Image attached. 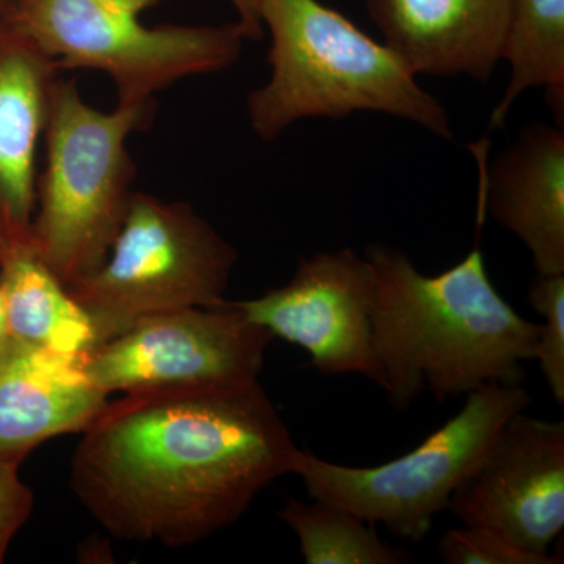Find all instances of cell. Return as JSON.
<instances>
[{"label": "cell", "mask_w": 564, "mask_h": 564, "mask_svg": "<svg viewBox=\"0 0 564 564\" xmlns=\"http://www.w3.org/2000/svg\"><path fill=\"white\" fill-rule=\"evenodd\" d=\"M80 434L77 500L113 536L166 547L236 524L302 455L259 380L126 392Z\"/></svg>", "instance_id": "1"}, {"label": "cell", "mask_w": 564, "mask_h": 564, "mask_svg": "<svg viewBox=\"0 0 564 564\" xmlns=\"http://www.w3.org/2000/svg\"><path fill=\"white\" fill-rule=\"evenodd\" d=\"M364 258L373 278L381 389L395 410H408L425 391L443 403L485 384L524 383L540 325L496 291L478 245L434 276L389 245H367Z\"/></svg>", "instance_id": "2"}, {"label": "cell", "mask_w": 564, "mask_h": 564, "mask_svg": "<svg viewBox=\"0 0 564 564\" xmlns=\"http://www.w3.org/2000/svg\"><path fill=\"white\" fill-rule=\"evenodd\" d=\"M270 32V79L247 99L256 135L272 143L292 124L314 118L343 120L377 111L454 139L440 99L384 43L356 28L321 0H261Z\"/></svg>", "instance_id": "3"}, {"label": "cell", "mask_w": 564, "mask_h": 564, "mask_svg": "<svg viewBox=\"0 0 564 564\" xmlns=\"http://www.w3.org/2000/svg\"><path fill=\"white\" fill-rule=\"evenodd\" d=\"M154 118V101L93 107L76 82L58 77L44 129L46 162L36 176L31 250L65 285L106 261L131 206L137 166L129 140Z\"/></svg>", "instance_id": "4"}, {"label": "cell", "mask_w": 564, "mask_h": 564, "mask_svg": "<svg viewBox=\"0 0 564 564\" xmlns=\"http://www.w3.org/2000/svg\"><path fill=\"white\" fill-rule=\"evenodd\" d=\"M169 0H11L3 20L63 69L99 70L118 102L154 101L177 82L232 68L248 39L239 22L159 28L144 11Z\"/></svg>", "instance_id": "5"}, {"label": "cell", "mask_w": 564, "mask_h": 564, "mask_svg": "<svg viewBox=\"0 0 564 564\" xmlns=\"http://www.w3.org/2000/svg\"><path fill=\"white\" fill-rule=\"evenodd\" d=\"M237 251L191 204L135 192L109 256L68 292L96 347L148 315L228 302Z\"/></svg>", "instance_id": "6"}, {"label": "cell", "mask_w": 564, "mask_h": 564, "mask_svg": "<svg viewBox=\"0 0 564 564\" xmlns=\"http://www.w3.org/2000/svg\"><path fill=\"white\" fill-rule=\"evenodd\" d=\"M530 402L524 383L485 384L467 393L463 410L410 454L381 466L351 467L302 451L295 474L313 499L340 505L399 540L421 543L505 423Z\"/></svg>", "instance_id": "7"}, {"label": "cell", "mask_w": 564, "mask_h": 564, "mask_svg": "<svg viewBox=\"0 0 564 564\" xmlns=\"http://www.w3.org/2000/svg\"><path fill=\"white\" fill-rule=\"evenodd\" d=\"M274 339L232 302L148 315L82 358L107 395L258 380Z\"/></svg>", "instance_id": "8"}, {"label": "cell", "mask_w": 564, "mask_h": 564, "mask_svg": "<svg viewBox=\"0 0 564 564\" xmlns=\"http://www.w3.org/2000/svg\"><path fill=\"white\" fill-rule=\"evenodd\" d=\"M273 337L303 348L322 375H361L383 388L373 345V278L351 248L302 259L282 288L232 302Z\"/></svg>", "instance_id": "9"}, {"label": "cell", "mask_w": 564, "mask_h": 564, "mask_svg": "<svg viewBox=\"0 0 564 564\" xmlns=\"http://www.w3.org/2000/svg\"><path fill=\"white\" fill-rule=\"evenodd\" d=\"M463 525L549 556L564 527V422L514 414L480 466L452 496Z\"/></svg>", "instance_id": "10"}, {"label": "cell", "mask_w": 564, "mask_h": 564, "mask_svg": "<svg viewBox=\"0 0 564 564\" xmlns=\"http://www.w3.org/2000/svg\"><path fill=\"white\" fill-rule=\"evenodd\" d=\"M384 44L415 76L491 79L510 0H366Z\"/></svg>", "instance_id": "11"}, {"label": "cell", "mask_w": 564, "mask_h": 564, "mask_svg": "<svg viewBox=\"0 0 564 564\" xmlns=\"http://www.w3.org/2000/svg\"><path fill=\"white\" fill-rule=\"evenodd\" d=\"M61 68L28 36L0 21V251L31 247L36 154Z\"/></svg>", "instance_id": "12"}, {"label": "cell", "mask_w": 564, "mask_h": 564, "mask_svg": "<svg viewBox=\"0 0 564 564\" xmlns=\"http://www.w3.org/2000/svg\"><path fill=\"white\" fill-rule=\"evenodd\" d=\"M478 226L485 210L514 234L540 274L564 273V131L527 124L491 169H481Z\"/></svg>", "instance_id": "13"}, {"label": "cell", "mask_w": 564, "mask_h": 564, "mask_svg": "<svg viewBox=\"0 0 564 564\" xmlns=\"http://www.w3.org/2000/svg\"><path fill=\"white\" fill-rule=\"evenodd\" d=\"M84 356L7 337L0 345V455L22 462L44 441L82 433L109 402Z\"/></svg>", "instance_id": "14"}, {"label": "cell", "mask_w": 564, "mask_h": 564, "mask_svg": "<svg viewBox=\"0 0 564 564\" xmlns=\"http://www.w3.org/2000/svg\"><path fill=\"white\" fill-rule=\"evenodd\" d=\"M0 288L14 339L66 356L95 350V329L87 313L31 247L2 254Z\"/></svg>", "instance_id": "15"}, {"label": "cell", "mask_w": 564, "mask_h": 564, "mask_svg": "<svg viewBox=\"0 0 564 564\" xmlns=\"http://www.w3.org/2000/svg\"><path fill=\"white\" fill-rule=\"evenodd\" d=\"M502 61L510 82L489 117L488 132L500 131L516 101L543 88L556 124L564 120V0H510Z\"/></svg>", "instance_id": "16"}, {"label": "cell", "mask_w": 564, "mask_h": 564, "mask_svg": "<svg viewBox=\"0 0 564 564\" xmlns=\"http://www.w3.org/2000/svg\"><path fill=\"white\" fill-rule=\"evenodd\" d=\"M280 519L300 541L307 564H406L410 552L392 547L378 536L375 524L340 505L314 499H289Z\"/></svg>", "instance_id": "17"}, {"label": "cell", "mask_w": 564, "mask_h": 564, "mask_svg": "<svg viewBox=\"0 0 564 564\" xmlns=\"http://www.w3.org/2000/svg\"><path fill=\"white\" fill-rule=\"evenodd\" d=\"M530 306L544 318L533 359L540 364L555 403L564 406V273L540 274L527 292Z\"/></svg>", "instance_id": "18"}, {"label": "cell", "mask_w": 564, "mask_h": 564, "mask_svg": "<svg viewBox=\"0 0 564 564\" xmlns=\"http://www.w3.org/2000/svg\"><path fill=\"white\" fill-rule=\"evenodd\" d=\"M441 560L445 564H556L562 556L536 555L518 547L500 534L478 527L448 529L441 538Z\"/></svg>", "instance_id": "19"}, {"label": "cell", "mask_w": 564, "mask_h": 564, "mask_svg": "<svg viewBox=\"0 0 564 564\" xmlns=\"http://www.w3.org/2000/svg\"><path fill=\"white\" fill-rule=\"evenodd\" d=\"M20 462L0 455V563L21 527L31 518L33 492L21 480Z\"/></svg>", "instance_id": "20"}, {"label": "cell", "mask_w": 564, "mask_h": 564, "mask_svg": "<svg viewBox=\"0 0 564 564\" xmlns=\"http://www.w3.org/2000/svg\"><path fill=\"white\" fill-rule=\"evenodd\" d=\"M229 2L237 11V18H239L237 22L248 41L261 40L263 35L261 11H259L261 0H229Z\"/></svg>", "instance_id": "21"}, {"label": "cell", "mask_w": 564, "mask_h": 564, "mask_svg": "<svg viewBox=\"0 0 564 564\" xmlns=\"http://www.w3.org/2000/svg\"><path fill=\"white\" fill-rule=\"evenodd\" d=\"M9 325H7L6 303H3L2 288H0V345L9 337Z\"/></svg>", "instance_id": "22"}, {"label": "cell", "mask_w": 564, "mask_h": 564, "mask_svg": "<svg viewBox=\"0 0 564 564\" xmlns=\"http://www.w3.org/2000/svg\"><path fill=\"white\" fill-rule=\"evenodd\" d=\"M11 0H0V21L6 17L7 9H9Z\"/></svg>", "instance_id": "23"}, {"label": "cell", "mask_w": 564, "mask_h": 564, "mask_svg": "<svg viewBox=\"0 0 564 564\" xmlns=\"http://www.w3.org/2000/svg\"><path fill=\"white\" fill-rule=\"evenodd\" d=\"M0 258H2V251H0Z\"/></svg>", "instance_id": "24"}]
</instances>
